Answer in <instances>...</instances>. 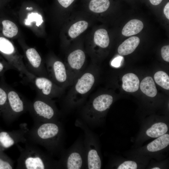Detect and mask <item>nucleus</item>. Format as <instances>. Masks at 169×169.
Wrapping results in <instances>:
<instances>
[{
    "label": "nucleus",
    "mask_w": 169,
    "mask_h": 169,
    "mask_svg": "<svg viewBox=\"0 0 169 169\" xmlns=\"http://www.w3.org/2000/svg\"><path fill=\"white\" fill-rule=\"evenodd\" d=\"M152 169H160V168L158 167H155L152 168Z\"/></svg>",
    "instance_id": "obj_36"
},
{
    "label": "nucleus",
    "mask_w": 169,
    "mask_h": 169,
    "mask_svg": "<svg viewBox=\"0 0 169 169\" xmlns=\"http://www.w3.org/2000/svg\"><path fill=\"white\" fill-rule=\"evenodd\" d=\"M7 103V89L0 86V115L4 114Z\"/></svg>",
    "instance_id": "obj_25"
},
{
    "label": "nucleus",
    "mask_w": 169,
    "mask_h": 169,
    "mask_svg": "<svg viewBox=\"0 0 169 169\" xmlns=\"http://www.w3.org/2000/svg\"><path fill=\"white\" fill-rule=\"evenodd\" d=\"M21 154L18 160V167L26 169L59 168L58 161L54 160L35 146L27 144L20 148Z\"/></svg>",
    "instance_id": "obj_2"
},
{
    "label": "nucleus",
    "mask_w": 169,
    "mask_h": 169,
    "mask_svg": "<svg viewBox=\"0 0 169 169\" xmlns=\"http://www.w3.org/2000/svg\"><path fill=\"white\" fill-rule=\"evenodd\" d=\"M161 55L162 59L166 61L169 62V46H164L161 50Z\"/></svg>",
    "instance_id": "obj_29"
},
{
    "label": "nucleus",
    "mask_w": 169,
    "mask_h": 169,
    "mask_svg": "<svg viewBox=\"0 0 169 169\" xmlns=\"http://www.w3.org/2000/svg\"><path fill=\"white\" fill-rule=\"evenodd\" d=\"M167 125L164 123L159 122L154 124L146 131V135L151 137H158L167 131Z\"/></svg>",
    "instance_id": "obj_20"
},
{
    "label": "nucleus",
    "mask_w": 169,
    "mask_h": 169,
    "mask_svg": "<svg viewBox=\"0 0 169 169\" xmlns=\"http://www.w3.org/2000/svg\"><path fill=\"white\" fill-rule=\"evenodd\" d=\"M33 9V8L32 7H30V8H29V7H27L26 8V10H31Z\"/></svg>",
    "instance_id": "obj_35"
},
{
    "label": "nucleus",
    "mask_w": 169,
    "mask_h": 169,
    "mask_svg": "<svg viewBox=\"0 0 169 169\" xmlns=\"http://www.w3.org/2000/svg\"><path fill=\"white\" fill-rule=\"evenodd\" d=\"M12 160L0 150V169H12L13 167Z\"/></svg>",
    "instance_id": "obj_26"
},
{
    "label": "nucleus",
    "mask_w": 169,
    "mask_h": 169,
    "mask_svg": "<svg viewBox=\"0 0 169 169\" xmlns=\"http://www.w3.org/2000/svg\"><path fill=\"white\" fill-rule=\"evenodd\" d=\"M74 0H58L59 4L63 7L67 8L69 6Z\"/></svg>",
    "instance_id": "obj_32"
},
{
    "label": "nucleus",
    "mask_w": 169,
    "mask_h": 169,
    "mask_svg": "<svg viewBox=\"0 0 169 169\" xmlns=\"http://www.w3.org/2000/svg\"><path fill=\"white\" fill-rule=\"evenodd\" d=\"M156 83L165 89H169V77L165 72L160 71L156 72L154 75Z\"/></svg>",
    "instance_id": "obj_24"
},
{
    "label": "nucleus",
    "mask_w": 169,
    "mask_h": 169,
    "mask_svg": "<svg viewBox=\"0 0 169 169\" xmlns=\"http://www.w3.org/2000/svg\"><path fill=\"white\" fill-rule=\"evenodd\" d=\"M7 105L3 115L7 120H11L29 110L30 103L14 90L7 89Z\"/></svg>",
    "instance_id": "obj_8"
},
{
    "label": "nucleus",
    "mask_w": 169,
    "mask_h": 169,
    "mask_svg": "<svg viewBox=\"0 0 169 169\" xmlns=\"http://www.w3.org/2000/svg\"><path fill=\"white\" fill-rule=\"evenodd\" d=\"M85 60V55L83 51L75 50L70 53L67 58L68 66H66L70 84L75 82L78 74L82 69Z\"/></svg>",
    "instance_id": "obj_11"
},
{
    "label": "nucleus",
    "mask_w": 169,
    "mask_h": 169,
    "mask_svg": "<svg viewBox=\"0 0 169 169\" xmlns=\"http://www.w3.org/2000/svg\"><path fill=\"white\" fill-rule=\"evenodd\" d=\"M88 25V23L85 21H79L73 24L68 31L69 36L72 38H75L84 31Z\"/></svg>",
    "instance_id": "obj_21"
},
{
    "label": "nucleus",
    "mask_w": 169,
    "mask_h": 169,
    "mask_svg": "<svg viewBox=\"0 0 169 169\" xmlns=\"http://www.w3.org/2000/svg\"><path fill=\"white\" fill-rule=\"evenodd\" d=\"M164 13L166 17L169 19V2H168L164 7L163 10Z\"/></svg>",
    "instance_id": "obj_33"
},
{
    "label": "nucleus",
    "mask_w": 169,
    "mask_h": 169,
    "mask_svg": "<svg viewBox=\"0 0 169 169\" xmlns=\"http://www.w3.org/2000/svg\"><path fill=\"white\" fill-rule=\"evenodd\" d=\"M151 3L154 5H157L159 4L162 0H149Z\"/></svg>",
    "instance_id": "obj_34"
},
{
    "label": "nucleus",
    "mask_w": 169,
    "mask_h": 169,
    "mask_svg": "<svg viewBox=\"0 0 169 169\" xmlns=\"http://www.w3.org/2000/svg\"><path fill=\"white\" fill-rule=\"evenodd\" d=\"M143 24L142 21L133 19L128 22L123 28L122 34L125 36H130L137 34L143 29Z\"/></svg>",
    "instance_id": "obj_16"
},
{
    "label": "nucleus",
    "mask_w": 169,
    "mask_h": 169,
    "mask_svg": "<svg viewBox=\"0 0 169 169\" xmlns=\"http://www.w3.org/2000/svg\"><path fill=\"white\" fill-rule=\"evenodd\" d=\"M136 163L133 161H128L124 162L117 168L118 169H136Z\"/></svg>",
    "instance_id": "obj_28"
},
{
    "label": "nucleus",
    "mask_w": 169,
    "mask_h": 169,
    "mask_svg": "<svg viewBox=\"0 0 169 169\" xmlns=\"http://www.w3.org/2000/svg\"><path fill=\"white\" fill-rule=\"evenodd\" d=\"M140 42L139 38L137 36H132L126 39L119 46L118 53L121 55H126L132 53Z\"/></svg>",
    "instance_id": "obj_15"
},
{
    "label": "nucleus",
    "mask_w": 169,
    "mask_h": 169,
    "mask_svg": "<svg viewBox=\"0 0 169 169\" xmlns=\"http://www.w3.org/2000/svg\"><path fill=\"white\" fill-rule=\"evenodd\" d=\"M94 41L96 45L103 48L109 45L110 39L107 31L101 28L97 30L94 35Z\"/></svg>",
    "instance_id": "obj_19"
},
{
    "label": "nucleus",
    "mask_w": 169,
    "mask_h": 169,
    "mask_svg": "<svg viewBox=\"0 0 169 169\" xmlns=\"http://www.w3.org/2000/svg\"><path fill=\"white\" fill-rule=\"evenodd\" d=\"M95 82L93 69L83 73L74 82L72 88L64 99V110L69 111L82 104Z\"/></svg>",
    "instance_id": "obj_3"
},
{
    "label": "nucleus",
    "mask_w": 169,
    "mask_h": 169,
    "mask_svg": "<svg viewBox=\"0 0 169 169\" xmlns=\"http://www.w3.org/2000/svg\"><path fill=\"white\" fill-rule=\"evenodd\" d=\"M122 88L125 91L133 92L138 90L140 81L135 74L129 73L125 74L122 78Z\"/></svg>",
    "instance_id": "obj_14"
},
{
    "label": "nucleus",
    "mask_w": 169,
    "mask_h": 169,
    "mask_svg": "<svg viewBox=\"0 0 169 169\" xmlns=\"http://www.w3.org/2000/svg\"><path fill=\"white\" fill-rule=\"evenodd\" d=\"M38 93V95L52 100L59 97L63 88L58 86L48 77L35 76L31 81Z\"/></svg>",
    "instance_id": "obj_9"
},
{
    "label": "nucleus",
    "mask_w": 169,
    "mask_h": 169,
    "mask_svg": "<svg viewBox=\"0 0 169 169\" xmlns=\"http://www.w3.org/2000/svg\"><path fill=\"white\" fill-rule=\"evenodd\" d=\"M33 22H36V25L38 27L43 22L42 16L37 13H28L27 18L24 20L25 24L26 25H30Z\"/></svg>",
    "instance_id": "obj_27"
},
{
    "label": "nucleus",
    "mask_w": 169,
    "mask_h": 169,
    "mask_svg": "<svg viewBox=\"0 0 169 169\" xmlns=\"http://www.w3.org/2000/svg\"><path fill=\"white\" fill-rule=\"evenodd\" d=\"M25 54L28 61L26 66L28 70L36 76L48 77L46 69L42 62V59L37 51L34 48H28Z\"/></svg>",
    "instance_id": "obj_12"
},
{
    "label": "nucleus",
    "mask_w": 169,
    "mask_h": 169,
    "mask_svg": "<svg viewBox=\"0 0 169 169\" xmlns=\"http://www.w3.org/2000/svg\"><path fill=\"white\" fill-rule=\"evenodd\" d=\"M75 126L84 131L83 143L86 157V169H100L101 161L99 154L96 138L90 127L80 119H76Z\"/></svg>",
    "instance_id": "obj_6"
},
{
    "label": "nucleus",
    "mask_w": 169,
    "mask_h": 169,
    "mask_svg": "<svg viewBox=\"0 0 169 169\" xmlns=\"http://www.w3.org/2000/svg\"><path fill=\"white\" fill-rule=\"evenodd\" d=\"M140 88L142 92L149 97H153L157 94L155 82L151 77H146L143 79L140 83Z\"/></svg>",
    "instance_id": "obj_17"
},
{
    "label": "nucleus",
    "mask_w": 169,
    "mask_h": 169,
    "mask_svg": "<svg viewBox=\"0 0 169 169\" xmlns=\"http://www.w3.org/2000/svg\"><path fill=\"white\" fill-rule=\"evenodd\" d=\"M2 23L3 33L5 36L12 38L17 34L18 29L14 23L9 20H5L2 21Z\"/></svg>",
    "instance_id": "obj_23"
},
{
    "label": "nucleus",
    "mask_w": 169,
    "mask_h": 169,
    "mask_svg": "<svg viewBox=\"0 0 169 169\" xmlns=\"http://www.w3.org/2000/svg\"><path fill=\"white\" fill-rule=\"evenodd\" d=\"M26 133L23 130L12 132L0 130V150L3 151L17 143L24 141Z\"/></svg>",
    "instance_id": "obj_13"
},
{
    "label": "nucleus",
    "mask_w": 169,
    "mask_h": 169,
    "mask_svg": "<svg viewBox=\"0 0 169 169\" xmlns=\"http://www.w3.org/2000/svg\"><path fill=\"white\" fill-rule=\"evenodd\" d=\"M14 68L9 64H5L0 61V76L2 75L7 70Z\"/></svg>",
    "instance_id": "obj_30"
},
{
    "label": "nucleus",
    "mask_w": 169,
    "mask_h": 169,
    "mask_svg": "<svg viewBox=\"0 0 169 169\" xmlns=\"http://www.w3.org/2000/svg\"><path fill=\"white\" fill-rule=\"evenodd\" d=\"M122 59L123 57L121 56H119L116 57L112 61L111 63V65L115 67H119L120 65Z\"/></svg>",
    "instance_id": "obj_31"
},
{
    "label": "nucleus",
    "mask_w": 169,
    "mask_h": 169,
    "mask_svg": "<svg viewBox=\"0 0 169 169\" xmlns=\"http://www.w3.org/2000/svg\"><path fill=\"white\" fill-rule=\"evenodd\" d=\"M58 161L59 168L86 169V161L83 139L78 138L68 148L62 150Z\"/></svg>",
    "instance_id": "obj_5"
},
{
    "label": "nucleus",
    "mask_w": 169,
    "mask_h": 169,
    "mask_svg": "<svg viewBox=\"0 0 169 169\" xmlns=\"http://www.w3.org/2000/svg\"><path fill=\"white\" fill-rule=\"evenodd\" d=\"M36 123L59 120L60 114L54 101L38 95L30 103L29 110Z\"/></svg>",
    "instance_id": "obj_7"
},
{
    "label": "nucleus",
    "mask_w": 169,
    "mask_h": 169,
    "mask_svg": "<svg viewBox=\"0 0 169 169\" xmlns=\"http://www.w3.org/2000/svg\"><path fill=\"white\" fill-rule=\"evenodd\" d=\"M169 144V135L165 134L149 143L147 148L150 151L155 152L165 148Z\"/></svg>",
    "instance_id": "obj_18"
},
{
    "label": "nucleus",
    "mask_w": 169,
    "mask_h": 169,
    "mask_svg": "<svg viewBox=\"0 0 169 169\" xmlns=\"http://www.w3.org/2000/svg\"><path fill=\"white\" fill-rule=\"evenodd\" d=\"M27 135L31 143L44 146L51 155H60L64 148V130L59 120L36 123Z\"/></svg>",
    "instance_id": "obj_1"
},
{
    "label": "nucleus",
    "mask_w": 169,
    "mask_h": 169,
    "mask_svg": "<svg viewBox=\"0 0 169 169\" xmlns=\"http://www.w3.org/2000/svg\"><path fill=\"white\" fill-rule=\"evenodd\" d=\"M110 6L109 0H91L89 4V8L95 13H101L106 11Z\"/></svg>",
    "instance_id": "obj_22"
},
{
    "label": "nucleus",
    "mask_w": 169,
    "mask_h": 169,
    "mask_svg": "<svg viewBox=\"0 0 169 169\" xmlns=\"http://www.w3.org/2000/svg\"><path fill=\"white\" fill-rule=\"evenodd\" d=\"M113 101V97L108 94L92 97L82 107L80 119L89 127H93L99 121L100 114L109 109Z\"/></svg>",
    "instance_id": "obj_4"
},
{
    "label": "nucleus",
    "mask_w": 169,
    "mask_h": 169,
    "mask_svg": "<svg viewBox=\"0 0 169 169\" xmlns=\"http://www.w3.org/2000/svg\"><path fill=\"white\" fill-rule=\"evenodd\" d=\"M48 77L58 86L62 88L70 84L66 66L61 61L56 60L46 66Z\"/></svg>",
    "instance_id": "obj_10"
}]
</instances>
